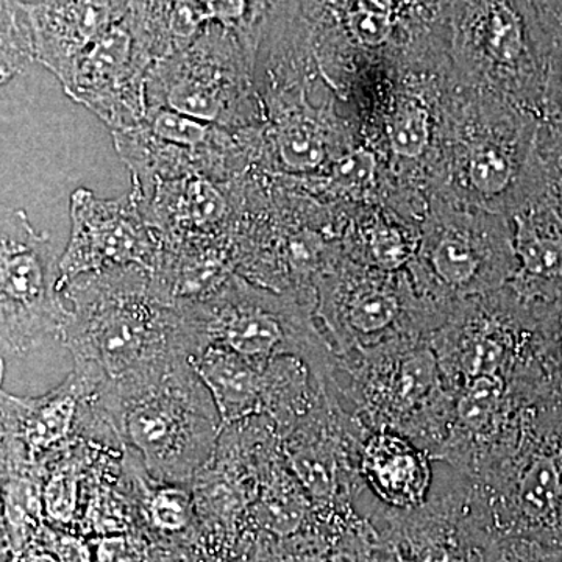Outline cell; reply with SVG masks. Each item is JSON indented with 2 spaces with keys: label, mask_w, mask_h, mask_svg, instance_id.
<instances>
[{
  "label": "cell",
  "mask_w": 562,
  "mask_h": 562,
  "mask_svg": "<svg viewBox=\"0 0 562 562\" xmlns=\"http://www.w3.org/2000/svg\"><path fill=\"white\" fill-rule=\"evenodd\" d=\"M349 382L339 391L351 416L368 430H390L412 439L432 461L442 449L453 416L430 336H412L338 358Z\"/></svg>",
  "instance_id": "5b68a950"
},
{
  "label": "cell",
  "mask_w": 562,
  "mask_h": 562,
  "mask_svg": "<svg viewBox=\"0 0 562 562\" xmlns=\"http://www.w3.org/2000/svg\"><path fill=\"white\" fill-rule=\"evenodd\" d=\"M276 5L277 0H132L131 11L157 61L211 27L260 35Z\"/></svg>",
  "instance_id": "2e32d148"
},
{
  "label": "cell",
  "mask_w": 562,
  "mask_h": 562,
  "mask_svg": "<svg viewBox=\"0 0 562 562\" xmlns=\"http://www.w3.org/2000/svg\"><path fill=\"white\" fill-rule=\"evenodd\" d=\"M191 368L209 390L222 424H233L265 408L266 369L238 351L206 344L190 357Z\"/></svg>",
  "instance_id": "44dd1931"
},
{
  "label": "cell",
  "mask_w": 562,
  "mask_h": 562,
  "mask_svg": "<svg viewBox=\"0 0 562 562\" xmlns=\"http://www.w3.org/2000/svg\"><path fill=\"white\" fill-rule=\"evenodd\" d=\"M98 562H144L140 549L128 536H103L95 549Z\"/></svg>",
  "instance_id": "f1b7e54d"
},
{
  "label": "cell",
  "mask_w": 562,
  "mask_h": 562,
  "mask_svg": "<svg viewBox=\"0 0 562 562\" xmlns=\"http://www.w3.org/2000/svg\"><path fill=\"white\" fill-rule=\"evenodd\" d=\"M543 355L554 394L562 397V297L541 305Z\"/></svg>",
  "instance_id": "484cf974"
},
{
  "label": "cell",
  "mask_w": 562,
  "mask_h": 562,
  "mask_svg": "<svg viewBox=\"0 0 562 562\" xmlns=\"http://www.w3.org/2000/svg\"><path fill=\"white\" fill-rule=\"evenodd\" d=\"M539 122L562 139V46L553 47Z\"/></svg>",
  "instance_id": "4316f807"
},
{
  "label": "cell",
  "mask_w": 562,
  "mask_h": 562,
  "mask_svg": "<svg viewBox=\"0 0 562 562\" xmlns=\"http://www.w3.org/2000/svg\"><path fill=\"white\" fill-rule=\"evenodd\" d=\"M38 535L43 539L46 550L54 553L60 562H98L90 546L77 536L50 530L44 525Z\"/></svg>",
  "instance_id": "83f0119b"
},
{
  "label": "cell",
  "mask_w": 562,
  "mask_h": 562,
  "mask_svg": "<svg viewBox=\"0 0 562 562\" xmlns=\"http://www.w3.org/2000/svg\"><path fill=\"white\" fill-rule=\"evenodd\" d=\"M94 458L90 449L70 446L47 468L43 484L44 516L52 522L69 525L79 513L81 484Z\"/></svg>",
  "instance_id": "7402d4cb"
},
{
  "label": "cell",
  "mask_w": 562,
  "mask_h": 562,
  "mask_svg": "<svg viewBox=\"0 0 562 562\" xmlns=\"http://www.w3.org/2000/svg\"><path fill=\"white\" fill-rule=\"evenodd\" d=\"M183 302L195 351L217 344L262 369L279 358H301L324 390L338 383V358L322 335L313 303L299 295L269 290L235 272L205 297Z\"/></svg>",
  "instance_id": "8992f818"
},
{
  "label": "cell",
  "mask_w": 562,
  "mask_h": 562,
  "mask_svg": "<svg viewBox=\"0 0 562 562\" xmlns=\"http://www.w3.org/2000/svg\"><path fill=\"white\" fill-rule=\"evenodd\" d=\"M87 516L91 530L103 536L124 535L132 522L131 513L120 492H114L101 483L95 484V490L91 492Z\"/></svg>",
  "instance_id": "d4e9b609"
},
{
  "label": "cell",
  "mask_w": 562,
  "mask_h": 562,
  "mask_svg": "<svg viewBox=\"0 0 562 562\" xmlns=\"http://www.w3.org/2000/svg\"><path fill=\"white\" fill-rule=\"evenodd\" d=\"M154 63L128 7L124 18L85 50L61 87L111 132L132 131L147 116V80Z\"/></svg>",
  "instance_id": "4fadbf2b"
},
{
  "label": "cell",
  "mask_w": 562,
  "mask_h": 562,
  "mask_svg": "<svg viewBox=\"0 0 562 562\" xmlns=\"http://www.w3.org/2000/svg\"><path fill=\"white\" fill-rule=\"evenodd\" d=\"M447 313L422 297L408 271H382L344 254L316 283L314 317L336 358L430 336Z\"/></svg>",
  "instance_id": "30bf717a"
},
{
  "label": "cell",
  "mask_w": 562,
  "mask_h": 562,
  "mask_svg": "<svg viewBox=\"0 0 562 562\" xmlns=\"http://www.w3.org/2000/svg\"><path fill=\"white\" fill-rule=\"evenodd\" d=\"M447 50L457 81L539 120L553 46L527 0H452Z\"/></svg>",
  "instance_id": "52a82bcc"
},
{
  "label": "cell",
  "mask_w": 562,
  "mask_h": 562,
  "mask_svg": "<svg viewBox=\"0 0 562 562\" xmlns=\"http://www.w3.org/2000/svg\"><path fill=\"white\" fill-rule=\"evenodd\" d=\"M61 292L69 308L63 344L76 368L109 386H131L194 351L184 303L150 269L85 273Z\"/></svg>",
  "instance_id": "6da1fadb"
},
{
  "label": "cell",
  "mask_w": 562,
  "mask_h": 562,
  "mask_svg": "<svg viewBox=\"0 0 562 562\" xmlns=\"http://www.w3.org/2000/svg\"><path fill=\"white\" fill-rule=\"evenodd\" d=\"M517 269L509 290L528 303L562 297V190L542 184L538 195L509 216Z\"/></svg>",
  "instance_id": "e0dca14e"
},
{
  "label": "cell",
  "mask_w": 562,
  "mask_h": 562,
  "mask_svg": "<svg viewBox=\"0 0 562 562\" xmlns=\"http://www.w3.org/2000/svg\"><path fill=\"white\" fill-rule=\"evenodd\" d=\"M328 562H357L349 553H335Z\"/></svg>",
  "instance_id": "1f68e13d"
},
{
  "label": "cell",
  "mask_w": 562,
  "mask_h": 562,
  "mask_svg": "<svg viewBox=\"0 0 562 562\" xmlns=\"http://www.w3.org/2000/svg\"><path fill=\"white\" fill-rule=\"evenodd\" d=\"M2 87L36 61L35 35L27 0H2Z\"/></svg>",
  "instance_id": "603a6c76"
},
{
  "label": "cell",
  "mask_w": 562,
  "mask_h": 562,
  "mask_svg": "<svg viewBox=\"0 0 562 562\" xmlns=\"http://www.w3.org/2000/svg\"><path fill=\"white\" fill-rule=\"evenodd\" d=\"M94 376L74 368L68 379L40 397L2 391V472H47L77 438L81 405Z\"/></svg>",
  "instance_id": "9a60e30c"
},
{
  "label": "cell",
  "mask_w": 562,
  "mask_h": 562,
  "mask_svg": "<svg viewBox=\"0 0 562 562\" xmlns=\"http://www.w3.org/2000/svg\"><path fill=\"white\" fill-rule=\"evenodd\" d=\"M508 216L430 195L408 271L422 297L450 312L508 288L516 273Z\"/></svg>",
  "instance_id": "9c48e42d"
},
{
  "label": "cell",
  "mask_w": 562,
  "mask_h": 562,
  "mask_svg": "<svg viewBox=\"0 0 562 562\" xmlns=\"http://www.w3.org/2000/svg\"><path fill=\"white\" fill-rule=\"evenodd\" d=\"M358 473L372 494L394 512L420 508L432 494V458L395 431H368L358 452Z\"/></svg>",
  "instance_id": "d6986e66"
},
{
  "label": "cell",
  "mask_w": 562,
  "mask_h": 562,
  "mask_svg": "<svg viewBox=\"0 0 562 562\" xmlns=\"http://www.w3.org/2000/svg\"><path fill=\"white\" fill-rule=\"evenodd\" d=\"M70 236L60 257V290L85 273L140 266L155 272L161 243L131 191L121 199H102L87 188L70 195Z\"/></svg>",
  "instance_id": "5bb4252c"
},
{
  "label": "cell",
  "mask_w": 562,
  "mask_h": 562,
  "mask_svg": "<svg viewBox=\"0 0 562 562\" xmlns=\"http://www.w3.org/2000/svg\"><path fill=\"white\" fill-rule=\"evenodd\" d=\"M31 2H32V0H31Z\"/></svg>",
  "instance_id": "d6a6232c"
},
{
  "label": "cell",
  "mask_w": 562,
  "mask_h": 562,
  "mask_svg": "<svg viewBox=\"0 0 562 562\" xmlns=\"http://www.w3.org/2000/svg\"><path fill=\"white\" fill-rule=\"evenodd\" d=\"M29 562H60L57 560L54 553L49 552V550H40V552H33L31 558H29Z\"/></svg>",
  "instance_id": "4dcf8cb0"
},
{
  "label": "cell",
  "mask_w": 562,
  "mask_h": 562,
  "mask_svg": "<svg viewBox=\"0 0 562 562\" xmlns=\"http://www.w3.org/2000/svg\"><path fill=\"white\" fill-rule=\"evenodd\" d=\"M60 257L49 235L24 210L2 214L0 225V336L2 372L11 362L65 341L68 303L58 286Z\"/></svg>",
  "instance_id": "7c38bea8"
},
{
  "label": "cell",
  "mask_w": 562,
  "mask_h": 562,
  "mask_svg": "<svg viewBox=\"0 0 562 562\" xmlns=\"http://www.w3.org/2000/svg\"><path fill=\"white\" fill-rule=\"evenodd\" d=\"M261 41L222 27L151 66L147 110H171L233 131L260 127L255 66Z\"/></svg>",
  "instance_id": "8fae6325"
},
{
  "label": "cell",
  "mask_w": 562,
  "mask_h": 562,
  "mask_svg": "<svg viewBox=\"0 0 562 562\" xmlns=\"http://www.w3.org/2000/svg\"><path fill=\"white\" fill-rule=\"evenodd\" d=\"M325 79L341 101L358 77L384 61L447 52L452 0H294Z\"/></svg>",
  "instance_id": "277c9868"
},
{
  "label": "cell",
  "mask_w": 562,
  "mask_h": 562,
  "mask_svg": "<svg viewBox=\"0 0 562 562\" xmlns=\"http://www.w3.org/2000/svg\"><path fill=\"white\" fill-rule=\"evenodd\" d=\"M538 135L535 114L453 77L430 195L512 216L542 188Z\"/></svg>",
  "instance_id": "7a4b0ae2"
},
{
  "label": "cell",
  "mask_w": 562,
  "mask_h": 562,
  "mask_svg": "<svg viewBox=\"0 0 562 562\" xmlns=\"http://www.w3.org/2000/svg\"><path fill=\"white\" fill-rule=\"evenodd\" d=\"M147 512L151 524L162 531H180L190 524L192 502L190 494L180 484L162 483L151 491Z\"/></svg>",
  "instance_id": "cb8c5ba5"
},
{
  "label": "cell",
  "mask_w": 562,
  "mask_h": 562,
  "mask_svg": "<svg viewBox=\"0 0 562 562\" xmlns=\"http://www.w3.org/2000/svg\"><path fill=\"white\" fill-rule=\"evenodd\" d=\"M420 222L383 202L347 205L341 249L350 260L382 271H406L416 257Z\"/></svg>",
  "instance_id": "ffe728a7"
},
{
  "label": "cell",
  "mask_w": 562,
  "mask_h": 562,
  "mask_svg": "<svg viewBox=\"0 0 562 562\" xmlns=\"http://www.w3.org/2000/svg\"><path fill=\"white\" fill-rule=\"evenodd\" d=\"M36 63L60 83L77 60L124 18L131 0H27Z\"/></svg>",
  "instance_id": "ac0fdd59"
},
{
  "label": "cell",
  "mask_w": 562,
  "mask_h": 562,
  "mask_svg": "<svg viewBox=\"0 0 562 562\" xmlns=\"http://www.w3.org/2000/svg\"><path fill=\"white\" fill-rule=\"evenodd\" d=\"M110 394L120 414L122 446L158 483L187 482L213 453L224 424L188 358Z\"/></svg>",
  "instance_id": "ba28073f"
},
{
  "label": "cell",
  "mask_w": 562,
  "mask_h": 562,
  "mask_svg": "<svg viewBox=\"0 0 562 562\" xmlns=\"http://www.w3.org/2000/svg\"><path fill=\"white\" fill-rule=\"evenodd\" d=\"M457 473L472 524L486 538L525 539L562 552L560 395L532 403L516 430Z\"/></svg>",
  "instance_id": "3957f363"
},
{
  "label": "cell",
  "mask_w": 562,
  "mask_h": 562,
  "mask_svg": "<svg viewBox=\"0 0 562 562\" xmlns=\"http://www.w3.org/2000/svg\"><path fill=\"white\" fill-rule=\"evenodd\" d=\"M553 47L562 46V0H527Z\"/></svg>",
  "instance_id": "f546056e"
}]
</instances>
